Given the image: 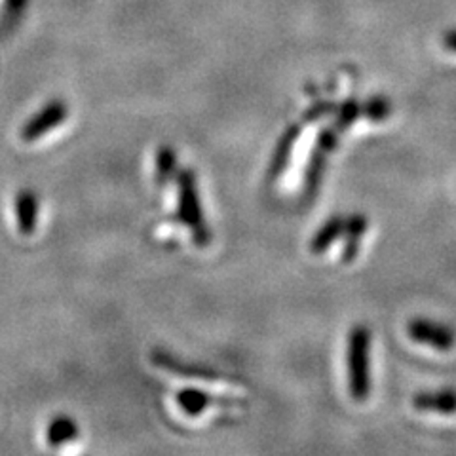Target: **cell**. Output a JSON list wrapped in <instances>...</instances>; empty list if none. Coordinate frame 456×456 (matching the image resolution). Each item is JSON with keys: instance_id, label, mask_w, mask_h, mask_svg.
<instances>
[{"instance_id": "ba28073f", "label": "cell", "mask_w": 456, "mask_h": 456, "mask_svg": "<svg viewBox=\"0 0 456 456\" xmlns=\"http://www.w3.org/2000/svg\"><path fill=\"white\" fill-rule=\"evenodd\" d=\"M40 213L38 194L31 189H21L16 194V219L18 228L23 236H31L37 231Z\"/></svg>"}, {"instance_id": "6da1fadb", "label": "cell", "mask_w": 456, "mask_h": 456, "mask_svg": "<svg viewBox=\"0 0 456 456\" xmlns=\"http://www.w3.org/2000/svg\"><path fill=\"white\" fill-rule=\"evenodd\" d=\"M177 216L179 221L189 228L194 244L198 248H208L211 232L204 217L198 181L192 169H183L177 174Z\"/></svg>"}, {"instance_id": "52a82bcc", "label": "cell", "mask_w": 456, "mask_h": 456, "mask_svg": "<svg viewBox=\"0 0 456 456\" xmlns=\"http://www.w3.org/2000/svg\"><path fill=\"white\" fill-rule=\"evenodd\" d=\"M412 407L420 412H436V415H456V390H426L412 397Z\"/></svg>"}, {"instance_id": "2e32d148", "label": "cell", "mask_w": 456, "mask_h": 456, "mask_svg": "<svg viewBox=\"0 0 456 456\" xmlns=\"http://www.w3.org/2000/svg\"><path fill=\"white\" fill-rule=\"evenodd\" d=\"M360 114H362V107L358 105V102H355V99H348V102L338 109L337 120H335V130L337 132L346 130V127H350L355 120H358Z\"/></svg>"}, {"instance_id": "5b68a950", "label": "cell", "mask_w": 456, "mask_h": 456, "mask_svg": "<svg viewBox=\"0 0 456 456\" xmlns=\"http://www.w3.org/2000/svg\"><path fill=\"white\" fill-rule=\"evenodd\" d=\"M151 360L156 367H160L171 375L184 377V379H198V380H206V382H223L224 377L219 373V370L211 369L208 365H200V363H189L179 360L177 355L169 354L162 348H156L151 354Z\"/></svg>"}, {"instance_id": "7a4b0ae2", "label": "cell", "mask_w": 456, "mask_h": 456, "mask_svg": "<svg viewBox=\"0 0 456 456\" xmlns=\"http://www.w3.org/2000/svg\"><path fill=\"white\" fill-rule=\"evenodd\" d=\"M348 390L354 402L363 403L370 394V330L355 325L348 333L346 346Z\"/></svg>"}, {"instance_id": "9c48e42d", "label": "cell", "mask_w": 456, "mask_h": 456, "mask_svg": "<svg viewBox=\"0 0 456 456\" xmlns=\"http://www.w3.org/2000/svg\"><path fill=\"white\" fill-rule=\"evenodd\" d=\"M298 135H301V126H289L288 130H285V134L280 137V141L276 142L273 160H270V166H268V179L270 181L278 179L283 171L288 169V164L291 160V154L297 145Z\"/></svg>"}, {"instance_id": "277c9868", "label": "cell", "mask_w": 456, "mask_h": 456, "mask_svg": "<svg viewBox=\"0 0 456 456\" xmlns=\"http://www.w3.org/2000/svg\"><path fill=\"white\" fill-rule=\"evenodd\" d=\"M69 117V107L63 99H52L38 112H35L21 127V139L25 142H35L60 127Z\"/></svg>"}, {"instance_id": "9a60e30c", "label": "cell", "mask_w": 456, "mask_h": 456, "mask_svg": "<svg viewBox=\"0 0 456 456\" xmlns=\"http://www.w3.org/2000/svg\"><path fill=\"white\" fill-rule=\"evenodd\" d=\"M362 112L365 114L369 120L382 122V120H387L390 117L392 105H390V102H388L387 97H373V99H369V102L365 103Z\"/></svg>"}, {"instance_id": "e0dca14e", "label": "cell", "mask_w": 456, "mask_h": 456, "mask_svg": "<svg viewBox=\"0 0 456 456\" xmlns=\"http://www.w3.org/2000/svg\"><path fill=\"white\" fill-rule=\"evenodd\" d=\"M444 46H445L449 52L456 53V28H451L449 33H445V37H444Z\"/></svg>"}, {"instance_id": "8992f818", "label": "cell", "mask_w": 456, "mask_h": 456, "mask_svg": "<svg viewBox=\"0 0 456 456\" xmlns=\"http://www.w3.org/2000/svg\"><path fill=\"white\" fill-rule=\"evenodd\" d=\"M407 333L420 345L432 346L437 352H449L456 345V333L445 323H437L426 318H415L407 325Z\"/></svg>"}, {"instance_id": "7c38bea8", "label": "cell", "mask_w": 456, "mask_h": 456, "mask_svg": "<svg viewBox=\"0 0 456 456\" xmlns=\"http://www.w3.org/2000/svg\"><path fill=\"white\" fill-rule=\"evenodd\" d=\"M369 219L362 213H354L346 219L345 226V234H346V244L345 249H342V263H352L355 259V255L360 251V240L367 232Z\"/></svg>"}, {"instance_id": "4fadbf2b", "label": "cell", "mask_w": 456, "mask_h": 456, "mask_svg": "<svg viewBox=\"0 0 456 456\" xmlns=\"http://www.w3.org/2000/svg\"><path fill=\"white\" fill-rule=\"evenodd\" d=\"M177 175V152L171 145H162L156 151V184L160 189L167 187Z\"/></svg>"}, {"instance_id": "5bb4252c", "label": "cell", "mask_w": 456, "mask_h": 456, "mask_svg": "<svg viewBox=\"0 0 456 456\" xmlns=\"http://www.w3.org/2000/svg\"><path fill=\"white\" fill-rule=\"evenodd\" d=\"M175 399H177V405L187 412L189 417L202 415V412L213 403V397L198 388H183L177 392Z\"/></svg>"}, {"instance_id": "8fae6325", "label": "cell", "mask_w": 456, "mask_h": 456, "mask_svg": "<svg viewBox=\"0 0 456 456\" xmlns=\"http://www.w3.org/2000/svg\"><path fill=\"white\" fill-rule=\"evenodd\" d=\"M78 436H80L78 422L69 415L53 417L46 428V439L52 447H63V445L73 444L75 439H78Z\"/></svg>"}, {"instance_id": "ac0fdd59", "label": "cell", "mask_w": 456, "mask_h": 456, "mask_svg": "<svg viewBox=\"0 0 456 456\" xmlns=\"http://www.w3.org/2000/svg\"><path fill=\"white\" fill-rule=\"evenodd\" d=\"M27 4V0H6V10L10 13H20Z\"/></svg>"}, {"instance_id": "3957f363", "label": "cell", "mask_w": 456, "mask_h": 456, "mask_svg": "<svg viewBox=\"0 0 456 456\" xmlns=\"http://www.w3.org/2000/svg\"><path fill=\"white\" fill-rule=\"evenodd\" d=\"M337 142H338V135L335 127H327V130H323L318 135V141L316 145H314L306 174H305V194L308 200H312L314 194L320 191L327 159H330V154L337 149Z\"/></svg>"}, {"instance_id": "30bf717a", "label": "cell", "mask_w": 456, "mask_h": 456, "mask_svg": "<svg viewBox=\"0 0 456 456\" xmlns=\"http://www.w3.org/2000/svg\"><path fill=\"white\" fill-rule=\"evenodd\" d=\"M345 226H346V217L333 216V217L327 219L318 228V232L312 236V240H310V251L314 255L325 253L327 249H330L335 244V240H338L342 234H345Z\"/></svg>"}]
</instances>
